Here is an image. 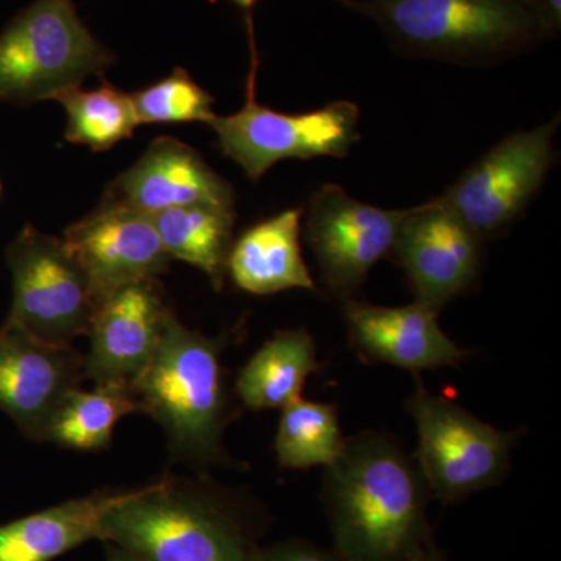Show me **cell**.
<instances>
[{
  "label": "cell",
  "mask_w": 561,
  "mask_h": 561,
  "mask_svg": "<svg viewBox=\"0 0 561 561\" xmlns=\"http://www.w3.org/2000/svg\"><path fill=\"white\" fill-rule=\"evenodd\" d=\"M251 70L247 102L231 116H216L209 127L216 131L225 157L241 165L251 181H257L272 165L289 158H345L360 139L359 108L346 101L332 102L311 113L286 114L256 101L257 51L253 22H249Z\"/></svg>",
  "instance_id": "obj_6"
},
{
  "label": "cell",
  "mask_w": 561,
  "mask_h": 561,
  "mask_svg": "<svg viewBox=\"0 0 561 561\" xmlns=\"http://www.w3.org/2000/svg\"><path fill=\"white\" fill-rule=\"evenodd\" d=\"M139 412L130 386L95 383L94 389L70 391L51 421L47 440L77 451L108 448L117 421Z\"/></svg>",
  "instance_id": "obj_21"
},
{
  "label": "cell",
  "mask_w": 561,
  "mask_h": 561,
  "mask_svg": "<svg viewBox=\"0 0 561 561\" xmlns=\"http://www.w3.org/2000/svg\"><path fill=\"white\" fill-rule=\"evenodd\" d=\"M106 557H108V561H144L136 557L135 553L125 551V549L111 545V542H106Z\"/></svg>",
  "instance_id": "obj_27"
},
{
  "label": "cell",
  "mask_w": 561,
  "mask_h": 561,
  "mask_svg": "<svg viewBox=\"0 0 561 561\" xmlns=\"http://www.w3.org/2000/svg\"><path fill=\"white\" fill-rule=\"evenodd\" d=\"M62 241L87 275L94 309L121 287L157 279L171 267L151 217L106 195L70 225Z\"/></svg>",
  "instance_id": "obj_11"
},
{
  "label": "cell",
  "mask_w": 561,
  "mask_h": 561,
  "mask_svg": "<svg viewBox=\"0 0 561 561\" xmlns=\"http://www.w3.org/2000/svg\"><path fill=\"white\" fill-rule=\"evenodd\" d=\"M280 411L275 437L280 467L290 470L327 468L341 456L346 438L334 404L298 398Z\"/></svg>",
  "instance_id": "obj_22"
},
{
  "label": "cell",
  "mask_w": 561,
  "mask_h": 561,
  "mask_svg": "<svg viewBox=\"0 0 561 561\" xmlns=\"http://www.w3.org/2000/svg\"><path fill=\"white\" fill-rule=\"evenodd\" d=\"M131 99L139 125L191 122L209 125L216 117L213 95L195 83L187 70L181 68L173 69L171 76L135 92Z\"/></svg>",
  "instance_id": "obj_24"
},
{
  "label": "cell",
  "mask_w": 561,
  "mask_h": 561,
  "mask_svg": "<svg viewBox=\"0 0 561 561\" xmlns=\"http://www.w3.org/2000/svg\"><path fill=\"white\" fill-rule=\"evenodd\" d=\"M253 561H348L332 549L319 548L306 541H286L257 549Z\"/></svg>",
  "instance_id": "obj_25"
},
{
  "label": "cell",
  "mask_w": 561,
  "mask_h": 561,
  "mask_svg": "<svg viewBox=\"0 0 561 561\" xmlns=\"http://www.w3.org/2000/svg\"><path fill=\"white\" fill-rule=\"evenodd\" d=\"M438 313L416 301L401 308L343 302L354 350L365 360L411 371L456 367L470 356L442 330Z\"/></svg>",
  "instance_id": "obj_16"
},
{
  "label": "cell",
  "mask_w": 561,
  "mask_h": 561,
  "mask_svg": "<svg viewBox=\"0 0 561 561\" xmlns=\"http://www.w3.org/2000/svg\"><path fill=\"white\" fill-rule=\"evenodd\" d=\"M99 540L144 561H253L260 549L227 491L173 478L125 491L103 516Z\"/></svg>",
  "instance_id": "obj_2"
},
{
  "label": "cell",
  "mask_w": 561,
  "mask_h": 561,
  "mask_svg": "<svg viewBox=\"0 0 561 561\" xmlns=\"http://www.w3.org/2000/svg\"><path fill=\"white\" fill-rule=\"evenodd\" d=\"M415 421V459L432 497L453 504L497 485L511 468L515 432L496 430L416 379L405 401Z\"/></svg>",
  "instance_id": "obj_7"
},
{
  "label": "cell",
  "mask_w": 561,
  "mask_h": 561,
  "mask_svg": "<svg viewBox=\"0 0 561 561\" xmlns=\"http://www.w3.org/2000/svg\"><path fill=\"white\" fill-rule=\"evenodd\" d=\"M5 256L13 278L5 323L57 346L88 334L94 316L90 283L62 239L25 225Z\"/></svg>",
  "instance_id": "obj_8"
},
{
  "label": "cell",
  "mask_w": 561,
  "mask_h": 561,
  "mask_svg": "<svg viewBox=\"0 0 561 561\" xmlns=\"http://www.w3.org/2000/svg\"><path fill=\"white\" fill-rule=\"evenodd\" d=\"M323 497L335 551L348 561H415L432 538L430 489L419 465L381 432L346 438L324 468Z\"/></svg>",
  "instance_id": "obj_1"
},
{
  "label": "cell",
  "mask_w": 561,
  "mask_h": 561,
  "mask_svg": "<svg viewBox=\"0 0 561 561\" xmlns=\"http://www.w3.org/2000/svg\"><path fill=\"white\" fill-rule=\"evenodd\" d=\"M557 127L559 117L502 139L438 201L482 242L500 234L526 209L548 175Z\"/></svg>",
  "instance_id": "obj_9"
},
{
  "label": "cell",
  "mask_w": 561,
  "mask_h": 561,
  "mask_svg": "<svg viewBox=\"0 0 561 561\" xmlns=\"http://www.w3.org/2000/svg\"><path fill=\"white\" fill-rule=\"evenodd\" d=\"M301 209H287L253 225L232 242L227 275L251 295L302 289L319 291L300 245Z\"/></svg>",
  "instance_id": "obj_17"
},
{
  "label": "cell",
  "mask_w": 561,
  "mask_h": 561,
  "mask_svg": "<svg viewBox=\"0 0 561 561\" xmlns=\"http://www.w3.org/2000/svg\"><path fill=\"white\" fill-rule=\"evenodd\" d=\"M105 195L150 217L195 205L234 209L231 184L213 171L197 150L168 136L154 139L138 162L110 184Z\"/></svg>",
  "instance_id": "obj_15"
},
{
  "label": "cell",
  "mask_w": 561,
  "mask_h": 561,
  "mask_svg": "<svg viewBox=\"0 0 561 561\" xmlns=\"http://www.w3.org/2000/svg\"><path fill=\"white\" fill-rule=\"evenodd\" d=\"M2 191H3L2 181H0V195H2Z\"/></svg>",
  "instance_id": "obj_30"
},
{
  "label": "cell",
  "mask_w": 561,
  "mask_h": 561,
  "mask_svg": "<svg viewBox=\"0 0 561 561\" xmlns=\"http://www.w3.org/2000/svg\"><path fill=\"white\" fill-rule=\"evenodd\" d=\"M481 245V239L437 198L408 209L391 257L404 268L415 301L440 312L474 284Z\"/></svg>",
  "instance_id": "obj_12"
},
{
  "label": "cell",
  "mask_w": 561,
  "mask_h": 561,
  "mask_svg": "<svg viewBox=\"0 0 561 561\" xmlns=\"http://www.w3.org/2000/svg\"><path fill=\"white\" fill-rule=\"evenodd\" d=\"M125 491H95L0 526V561H51L99 538L105 513Z\"/></svg>",
  "instance_id": "obj_18"
},
{
  "label": "cell",
  "mask_w": 561,
  "mask_h": 561,
  "mask_svg": "<svg viewBox=\"0 0 561 561\" xmlns=\"http://www.w3.org/2000/svg\"><path fill=\"white\" fill-rule=\"evenodd\" d=\"M231 2L236 3L239 9L245 11L247 16H251V10L254 9V5H256L260 0H231Z\"/></svg>",
  "instance_id": "obj_29"
},
{
  "label": "cell",
  "mask_w": 561,
  "mask_h": 561,
  "mask_svg": "<svg viewBox=\"0 0 561 561\" xmlns=\"http://www.w3.org/2000/svg\"><path fill=\"white\" fill-rule=\"evenodd\" d=\"M405 214L356 201L337 184L312 195L306 236L332 297L354 300L371 268L391 257Z\"/></svg>",
  "instance_id": "obj_10"
},
{
  "label": "cell",
  "mask_w": 561,
  "mask_h": 561,
  "mask_svg": "<svg viewBox=\"0 0 561 561\" xmlns=\"http://www.w3.org/2000/svg\"><path fill=\"white\" fill-rule=\"evenodd\" d=\"M341 2L378 22L402 49L442 60H493L549 36L531 0Z\"/></svg>",
  "instance_id": "obj_4"
},
{
  "label": "cell",
  "mask_w": 561,
  "mask_h": 561,
  "mask_svg": "<svg viewBox=\"0 0 561 561\" xmlns=\"http://www.w3.org/2000/svg\"><path fill=\"white\" fill-rule=\"evenodd\" d=\"M415 561H446V557L445 553L437 548L434 540H432Z\"/></svg>",
  "instance_id": "obj_28"
},
{
  "label": "cell",
  "mask_w": 561,
  "mask_h": 561,
  "mask_svg": "<svg viewBox=\"0 0 561 561\" xmlns=\"http://www.w3.org/2000/svg\"><path fill=\"white\" fill-rule=\"evenodd\" d=\"M157 279L127 284L94 309L83 379L130 386L149 367L172 316Z\"/></svg>",
  "instance_id": "obj_14"
},
{
  "label": "cell",
  "mask_w": 561,
  "mask_h": 561,
  "mask_svg": "<svg viewBox=\"0 0 561 561\" xmlns=\"http://www.w3.org/2000/svg\"><path fill=\"white\" fill-rule=\"evenodd\" d=\"M319 370L316 342L308 331H278L243 365L234 391L251 411L283 409L301 398L309 376Z\"/></svg>",
  "instance_id": "obj_19"
},
{
  "label": "cell",
  "mask_w": 561,
  "mask_h": 561,
  "mask_svg": "<svg viewBox=\"0 0 561 561\" xmlns=\"http://www.w3.org/2000/svg\"><path fill=\"white\" fill-rule=\"evenodd\" d=\"M83 354L51 345L16 324L0 327V411L22 434L46 442L58 409L83 382Z\"/></svg>",
  "instance_id": "obj_13"
},
{
  "label": "cell",
  "mask_w": 561,
  "mask_h": 561,
  "mask_svg": "<svg viewBox=\"0 0 561 561\" xmlns=\"http://www.w3.org/2000/svg\"><path fill=\"white\" fill-rule=\"evenodd\" d=\"M531 3H534L548 35H556L561 27V0H531Z\"/></svg>",
  "instance_id": "obj_26"
},
{
  "label": "cell",
  "mask_w": 561,
  "mask_h": 561,
  "mask_svg": "<svg viewBox=\"0 0 561 561\" xmlns=\"http://www.w3.org/2000/svg\"><path fill=\"white\" fill-rule=\"evenodd\" d=\"M114 61L116 55L83 24L73 0H35L0 33V101H54Z\"/></svg>",
  "instance_id": "obj_5"
},
{
  "label": "cell",
  "mask_w": 561,
  "mask_h": 561,
  "mask_svg": "<svg viewBox=\"0 0 561 561\" xmlns=\"http://www.w3.org/2000/svg\"><path fill=\"white\" fill-rule=\"evenodd\" d=\"M54 101L61 103L68 116L66 140L94 151L110 150L121 140L130 139L139 125L131 95L106 81L92 91L68 88Z\"/></svg>",
  "instance_id": "obj_23"
},
{
  "label": "cell",
  "mask_w": 561,
  "mask_h": 561,
  "mask_svg": "<svg viewBox=\"0 0 561 561\" xmlns=\"http://www.w3.org/2000/svg\"><path fill=\"white\" fill-rule=\"evenodd\" d=\"M228 337H206L172 313L149 367L131 383L139 412L161 424L171 453L187 463L234 465L224 448L236 413L221 367Z\"/></svg>",
  "instance_id": "obj_3"
},
{
  "label": "cell",
  "mask_w": 561,
  "mask_h": 561,
  "mask_svg": "<svg viewBox=\"0 0 561 561\" xmlns=\"http://www.w3.org/2000/svg\"><path fill=\"white\" fill-rule=\"evenodd\" d=\"M234 220V209L209 205L184 206L151 216L169 256L201 268L217 290L227 276Z\"/></svg>",
  "instance_id": "obj_20"
}]
</instances>
